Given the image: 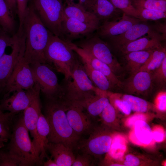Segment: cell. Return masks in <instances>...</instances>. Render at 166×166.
I'll use <instances>...</instances> for the list:
<instances>
[{
  "mask_svg": "<svg viewBox=\"0 0 166 166\" xmlns=\"http://www.w3.org/2000/svg\"><path fill=\"white\" fill-rule=\"evenodd\" d=\"M34 9L42 22L53 34L61 38V24L64 4L62 0H32Z\"/></svg>",
  "mask_w": 166,
  "mask_h": 166,
  "instance_id": "6",
  "label": "cell"
},
{
  "mask_svg": "<svg viewBox=\"0 0 166 166\" xmlns=\"http://www.w3.org/2000/svg\"><path fill=\"white\" fill-rule=\"evenodd\" d=\"M101 130L93 128L87 139L79 142L77 148L82 153L89 154L93 157L108 153L110 148L112 138L108 134L104 133Z\"/></svg>",
  "mask_w": 166,
  "mask_h": 166,
  "instance_id": "13",
  "label": "cell"
},
{
  "mask_svg": "<svg viewBox=\"0 0 166 166\" xmlns=\"http://www.w3.org/2000/svg\"><path fill=\"white\" fill-rule=\"evenodd\" d=\"M23 28L25 35V49L22 61L30 65L46 64L44 51L51 32L41 21L31 2L28 5Z\"/></svg>",
  "mask_w": 166,
  "mask_h": 166,
  "instance_id": "1",
  "label": "cell"
},
{
  "mask_svg": "<svg viewBox=\"0 0 166 166\" xmlns=\"http://www.w3.org/2000/svg\"><path fill=\"white\" fill-rule=\"evenodd\" d=\"M81 60L87 75L96 87L107 91L113 87L109 80L103 74L94 69L87 62Z\"/></svg>",
  "mask_w": 166,
  "mask_h": 166,
  "instance_id": "27",
  "label": "cell"
},
{
  "mask_svg": "<svg viewBox=\"0 0 166 166\" xmlns=\"http://www.w3.org/2000/svg\"><path fill=\"white\" fill-rule=\"evenodd\" d=\"M93 157L91 155L82 153L78 154L72 164V166H91L93 165Z\"/></svg>",
  "mask_w": 166,
  "mask_h": 166,
  "instance_id": "41",
  "label": "cell"
},
{
  "mask_svg": "<svg viewBox=\"0 0 166 166\" xmlns=\"http://www.w3.org/2000/svg\"><path fill=\"white\" fill-rule=\"evenodd\" d=\"M29 132L25 125L23 115L14 120L6 152L17 161L19 166L43 165V162L36 154Z\"/></svg>",
  "mask_w": 166,
  "mask_h": 166,
  "instance_id": "4",
  "label": "cell"
},
{
  "mask_svg": "<svg viewBox=\"0 0 166 166\" xmlns=\"http://www.w3.org/2000/svg\"><path fill=\"white\" fill-rule=\"evenodd\" d=\"M100 114L103 121L107 124H110L115 120L116 111L114 106L109 102Z\"/></svg>",
  "mask_w": 166,
  "mask_h": 166,
  "instance_id": "40",
  "label": "cell"
},
{
  "mask_svg": "<svg viewBox=\"0 0 166 166\" xmlns=\"http://www.w3.org/2000/svg\"><path fill=\"white\" fill-rule=\"evenodd\" d=\"M166 57L165 48L162 46L154 49L147 61L140 68L139 71L152 73L160 66Z\"/></svg>",
  "mask_w": 166,
  "mask_h": 166,
  "instance_id": "30",
  "label": "cell"
},
{
  "mask_svg": "<svg viewBox=\"0 0 166 166\" xmlns=\"http://www.w3.org/2000/svg\"><path fill=\"white\" fill-rule=\"evenodd\" d=\"M22 58L16 65L7 82L3 91L4 96L17 91L30 89L35 84L30 65L24 62Z\"/></svg>",
  "mask_w": 166,
  "mask_h": 166,
  "instance_id": "12",
  "label": "cell"
},
{
  "mask_svg": "<svg viewBox=\"0 0 166 166\" xmlns=\"http://www.w3.org/2000/svg\"><path fill=\"white\" fill-rule=\"evenodd\" d=\"M14 115L8 112L0 114V148L4 147L10 138Z\"/></svg>",
  "mask_w": 166,
  "mask_h": 166,
  "instance_id": "28",
  "label": "cell"
},
{
  "mask_svg": "<svg viewBox=\"0 0 166 166\" xmlns=\"http://www.w3.org/2000/svg\"><path fill=\"white\" fill-rule=\"evenodd\" d=\"M17 6V14L19 20L18 30L23 28L25 18L30 0H16Z\"/></svg>",
  "mask_w": 166,
  "mask_h": 166,
  "instance_id": "38",
  "label": "cell"
},
{
  "mask_svg": "<svg viewBox=\"0 0 166 166\" xmlns=\"http://www.w3.org/2000/svg\"><path fill=\"white\" fill-rule=\"evenodd\" d=\"M100 26L63 17L61 24V38L67 42L86 37L94 33Z\"/></svg>",
  "mask_w": 166,
  "mask_h": 166,
  "instance_id": "14",
  "label": "cell"
},
{
  "mask_svg": "<svg viewBox=\"0 0 166 166\" xmlns=\"http://www.w3.org/2000/svg\"><path fill=\"white\" fill-rule=\"evenodd\" d=\"M134 126L135 134L138 140L144 144H149L152 138V132L149 126L143 120L136 121Z\"/></svg>",
  "mask_w": 166,
  "mask_h": 166,
  "instance_id": "31",
  "label": "cell"
},
{
  "mask_svg": "<svg viewBox=\"0 0 166 166\" xmlns=\"http://www.w3.org/2000/svg\"><path fill=\"white\" fill-rule=\"evenodd\" d=\"M2 151L0 150V162H1V158Z\"/></svg>",
  "mask_w": 166,
  "mask_h": 166,
  "instance_id": "52",
  "label": "cell"
},
{
  "mask_svg": "<svg viewBox=\"0 0 166 166\" xmlns=\"http://www.w3.org/2000/svg\"><path fill=\"white\" fill-rule=\"evenodd\" d=\"M46 150L50 153L57 166H72L75 160L73 150L61 143L49 142Z\"/></svg>",
  "mask_w": 166,
  "mask_h": 166,
  "instance_id": "22",
  "label": "cell"
},
{
  "mask_svg": "<svg viewBox=\"0 0 166 166\" xmlns=\"http://www.w3.org/2000/svg\"><path fill=\"white\" fill-rule=\"evenodd\" d=\"M110 166H124L123 165H121V164H112Z\"/></svg>",
  "mask_w": 166,
  "mask_h": 166,
  "instance_id": "51",
  "label": "cell"
},
{
  "mask_svg": "<svg viewBox=\"0 0 166 166\" xmlns=\"http://www.w3.org/2000/svg\"><path fill=\"white\" fill-rule=\"evenodd\" d=\"M3 111L1 110L0 108V114L2 113H3Z\"/></svg>",
  "mask_w": 166,
  "mask_h": 166,
  "instance_id": "53",
  "label": "cell"
},
{
  "mask_svg": "<svg viewBox=\"0 0 166 166\" xmlns=\"http://www.w3.org/2000/svg\"><path fill=\"white\" fill-rule=\"evenodd\" d=\"M115 105L124 114L129 115L130 114L131 109L129 104L123 100L116 99L114 101Z\"/></svg>",
  "mask_w": 166,
  "mask_h": 166,
  "instance_id": "43",
  "label": "cell"
},
{
  "mask_svg": "<svg viewBox=\"0 0 166 166\" xmlns=\"http://www.w3.org/2000/svg\"><path fill=\"white\" fill-rule=\"evenodd\" d=\"M143 21L147 20H158L165 18L166 12L141 8H136Z\"/></svg>",
  "mask_w": 166,
  "mask_h": 166,
  "instance_id": "36",
  "label": "cell"
},
{
  "mask_svg": "<svg viewBox=\"0 0 166 166\" xmlns=\"http://www.w3.org/2000/svg\"><path fill=\"white\" fill-rule=\"evenodd\" d=\"M40 89L35 83L34 87L27 90H20L4 96L0 108L2 111H6L14 114L24 111L34 100L40 96Z\"/></svg>",
  "mask_w": 166,
  "mask_h": 166,
  "instance_id": "10",
  "label": "cell"
},
{
  "mask_svg": "<svg viewBox=\"0 0 166 166\" xmlns=\"http://www.w3.org/2000/svg\"><path fill=\"white\" fill-rule=\"evenodd\" d=\"M145 117L141 114L135 115L130 117L127 121V124L128 126L132 127L134 125L135 122L139 120H145Z\"/></svg>",
  "mask_w": 166,
  "mask_h": 166,
  "instance_id": "46",
  "label": "cell"
},
{
  "mask_svg": "<svg viewBox=\"0 0 166 166\" xmlns=\"http://www.w3.org/2000/svg\"><path fill=\"white\" fill-rule=\"evenodd\" d=\"M9 34L2 29L0 30V58L5 53L6 47H11L13 44L14 37Z\"/></svg>",
  "mask_w": 166,
  "mask_h": 166,
  "instance_id": "39",
  "label": "cell"
},
{
  "mask_svg": "<svg viewBox=\"0 0 166 166\" xmlns=\"http://www.w3.org/2000/svg\"><path fill=\"white\" fill-rule=\"evenodd\" d=\"M15 22L6 0H0V27L12 35L15 33Z\"/></svg>",
  "mask_w": 166,
  "mask_h": 166,
  "instance_id": "26",
  "label": "cell"
},
{
  "mask_svg": "<svg viewBox=\"0 0 166 166\" xmlns=\"http://www.w3.org/2000/svg\"><path fill=\"white\" fill-rule=\"evenodd\" d=\"M143 21L123 13L118 21L104 22L94 32L101 38L116 36L123 34L133 25Z\"/></svg>",
  "mask_w": 166,
  "mask_h": 166,
  "instance_id": "16",
  "label": "cell"
},
{
  "mask_svg": "<svg viewBox=\"0 0 166 166\" xmlns=\"http://www.w3.org/2000/svg\"><path fill=\"white\" fill-rule=\"evenodd\" d=\"M108 0L116 8L121 11L123 13L142 20L137 10L133 6L131 0Z\"/></svg>",
  "mask_w": 166,
  "mask_h": 166,
  "instance_id": "33",
  "label": "cell"
},
{
  "mask_svg": "<svg viewBox=\"0 0 166 166\" xmlns=\"http://www.w3.org/2000/svg\"><path fill=\"white\" fill-rule=\"evenodd\" d=\"M126 149L124 139L117 136L112 140L111 147L108 153L113 158L117 159L122 157Z\"/></svg>",
  "mask_w": 166,
  "mask_h": 166,
  "instance_id": "35",
  "label": "cell"
},
{
  "mask_svg": "<svg viewBox=\"0 0 166 166\" xmlns=\"http://www.w3.org/2000/svg\"><path fill=\"white\" fill-rule=\"evenodd\" d=\"M44 55L46 64L64 74L66 79L71 76V67L79 57L67 42L51 32Z\"/></svg>",
  "mask_w": 166,
  "mask_h": 166,
  "instance_id": "5",
  "label": "cell"
},
{
  "mask_svg": "<svg viewBox=\"0 0 166 166\" xmlns=\"http://www.w3.org/2000/svg\"><path fill=\"white\" fill-rule=\"evenodd\" d=\"M14 42L11 53H5L0 58V93L3 92L7 82L14 68L23 57L25 49L24 30H18L13 35Z\"/></svg>",
  "mask_w": 166,
  "mask_h": 166,
  "instance_id": "8",
  "label": "cell"
},
{
  "mask_svg": "<svg viewBox=\"0 0 166 166\" xmlns=\"http://www.w3.org/2000/svg\"><path fill=\"white\" fill-rule=\"evenodd\" d=\"M2 29L0 27V30H1Z\"/></svg>",
  "mask_w": 166,
  "mask_h": 166,
  "instance_id": "54",
  "label": "cell"
},
{
  "mask_svg": "<svg viewBox=\"0 0 166 166\" xmlns=\"http://www.w3.org/2000/svg\"><path fill=\"white\" fill-rule=\"evenodd\" d=\"M43 165L44 166H57L54 160L48 159L46 161L43 162Z\"/></svg>",
  "mask_w": 166,
  "mask_h": 166,
  "instance_id": "49",
  "label": "cell"
},
{
  "mask_svg": "<svg viewBox=\"0 0 166 166\" xmlns=\"http://www.w3.org/2000/svg\"><path fill=\"white\" fill-rule=\"evenodd\" d=\"M41 108L39 96L35 98L23 111V119L24 123L33 138V140L35 138L38 122L42 112Z\"/></svg>",
  "mask_w": 166,
  "mask_h": 166,
  "instance_id": "23",
  "label": "cell"
},
{
  "mask_svg": "<svg viewBox=\"0 0 166 166\" xmlns=\"http://www.w3.org/2000/svg\"><path fill=\"white\" fill-rule=\"evenodd\" d=\"M65 1V3H68L71 2H74V0H64ZM78 3L82 5L85 8L86 5L88 0H78Z\"/></svg>",
  "mask_w": 166,
  "mask_h": 166,
  "instance_id": "50",
  "label": "cell"
},
{
  "mask_svg": "<svg viewBox=\"0 0 166 166\" xmlns=\"http://www.w3.org/2000/svg\"><path fill=\"white\" fill-rule=\"evenodd\" d=\"M158 105L159 109L162 111L166 110V95L165 92H162L160 93L157 98Z\"/></svg>",
  "mask_w": 166,
  "mask_h": 166,
  "instance_id": "45",
  "label": "cell"
},
{
  "mask_svg": "<svg viewBox=\"0 0 166 166\" xmlns=\"http://www.w3.org/2000/svg\"><path fill=\"white\" fill-rule=\"evenodd\" d=\"M35 82L47 99L61 98V87L56 75L46 63H38L30 65Z\"/></svg>",
  "mask_w": 166,
  "mask_h": 166,
  "instance_id": "9",
  "label": "cell"
},
{
  "mask_svg": "<svg viewBox=\"0 0 166 166\" xmlns=\"http://www.w3.org/2000/svg\"><path fill=\"white\" fill-rule=\"evenodd\" d=\"M109 102L107 97L95 95L80 105L86 110L90 117H96L100 114Z\"/></svg>",
  "mask_w": 166,
  "mask_h": 166,
  "instance_id": "29",
  "label": "cell"
},
{
  "mask_svg": "<svg viewBox=\"0 0 166 166\" xmlns=\"http://www.w3.org/2000/svg\"><path fill=\"white\" fill-rule=\"evenodd\" d=\"M50 128L45 115L41 113L38 120L35 138L32 143L37 156L43 162V159L47 157L46 147Z\"/></svg>",
  "mask_w": 166,
  "mask_h": 166,
  "instance_id": "19",
  "label": "cell"
},
{
  "mask_svg": "<svg viewBox=\"0 0 166 166\" xmlns=\"http://www.w3.org/2000/svg\"><path fill=\"white\" fill-rule=\"evenodd\" d=\"M67 108V106L60 99H47L44 115L50 128L48 142L61 143L73 150L77 147L81 136L75 133L69 123L66 113Z\"/></svg>",
  "mask_w": 166,
  "mask_h": 166,
  "instance_id": "3",
  "label": "cell"
},
{
  "mask_svg": "<svg viewBox=\"0 0 166 166\" xmlns=\"http://www.w3.org/2000/svg\"><path fill=\"white\" fill-rule=\"evenodd\" d=\"M152 80L160 85L164 84L166 81V57L161 64L151 73Z\"/></svg>",
  "mask_w": 166,
  "mask_h": 166,
  "instance_id": "37",
  "label": "cell"
},
{
  "mask_svg": "<svg viewBox=\"0 0 166 166\" xmlns=\"http://www.w3.org/2000/svg\"><path fill=\"white\" fill-rule=\"evenodd\" d=\"M154 50L132 52L124 55L127 69L132 75L139 71Z\"/></svg>",
  "mask_w": 166,
  "mask_h": 166,
  "instance_id": "25",
  "label": "cell"
},
{
  "mask_svg": "<svg viewBox=\"0 0 166 166\" xmlns=\"http://www.w3.org/2000/svg\"><path fill=\"white\" fill-rule=\"evenodd\" d=\"M73 43L107 65L115 74L122 71V68L112 53L110 47L95 33Z\"/></svg>",
  "mask_w": 166,
  "mask_h": 166,
  "instance_id": "7",
  "label": "cell"
},
{
  "mask_svg": "<svg viewBox=\"0 0 166 166\" xmlns=\"http://www.w3.org/2000/svg\"><path fill=\"white\" fill-rule=\"evenodd\" d=\"M140 161L136 157L131 155H128L126 156L124 162L125 166H136L139 165Z\"/></svg>",
  "mask_w": 166,
  "mask_h": 166,
  "instance_id": "44",
  "label": "cell"
},
{
  "mask_svg": "<svg viewBox=\"0 0 166 166\" xmlns=\"http://www.w3.org/2000/svg\"><path fill=\"white\" fill-rule=\"evenodd\" d=\"M85 8L102 23L115 20L120 11L108 0H88Z\"/></svg>",
  "mask_w": 166,
  "mask_h": 166,
  "instance_id": "18",
  "label": "cell"
},
{
  "mask_svg": "<svg viewBox=\"0 0 166 166\" xmlns=\"http://www.w3.org/2000/svg\"><path fill=\"white\" fill-rule=\"evenodd\" d=\"M71 72V76L64 78L60 84L62 91L60 99L67 105H81L95 95H107V91L94 85L87 75L79 57L72 65Z\"/></svg>",
  "mask_w": 166,
  "mask_h": 166,
  "instance_id": "2",
  "label": "cell"
},
{
  "mask_svg": "<svg viewBox=\"0 0 166 166\" xmlns=\"http://www.w3.org/2000/svg\"><path fill=\"white\" fill-rule=\"evenodd\" d=\"M81 105L73 104L67 106L66 116L72 128L78 135L89 134L93 128L90 117L84 111Z\"/></svg>",
  "mask_w": 166,
  "mask_h": 166,
  "instance_id": "15",
  "label": "cell"
},
{
  "mask_svg": "<svg viewBox=\"0 0 166 166\" xmlns=\"http://www.w3.org/2000/svg\"><path fill=\"white\" fill-rule=\"evenodd\" d=\"M161 40L158 38L147 36L138 38L117 48L123 55L132 52L154 50L162 46Z\"/></svg>",
  "mask_w": 166,
  "mask_h": 166,
  "instance_id": "24",
  "label": "cell"
},
{
  "mask_svg": "<svg viewBox=\"0 0 166 166\" xmlns=\"http://www.w3.org/2000/svg\"><path fill=\"white\" fill-rule=\"evenodd\" d=\"M152 81L151 73L139 71L132 75L126 82L123 83L122 88L129 93H142L150 89Z\"/></svg>",
  "mask_w": 166,
  "mask_h": 166,
  "instance_id": "21",
  "label": "cell"
},
{
  "mask_svg": "<svg viewBox=\"0 0 166 166\" xmlns=\"http://www.w3.org/2000/svg\"><path fill=\"white\" fill-rule=\"evenodd\" d=\"M135 8L166 12V0H131Z\"/></svg>",
  "mask_w": 166,
  "mask_h": 166,
  "instance_id": "32",
  "label": "cell"
},
{
  "mask_svg": "<svg viewBox=\"0 0 166 166\" xmlns=\"http://www.w3.org/2000/svg\"><path fill=\"white\" fill-rule=\"evenodd\" d=\"M68 43L81 60L87 62L94 69L103 74L113 86L122 88L123 83L118 79L107 65L94 57L87 51L77 47L73 42Z\"/></svg>",
  "mask_w": 166,
  "mask_h": 166,
  "instance_id": "17",
  "label": "cell"
},
{
  "mask_svg": "<svg viewBox=\"0 0 166 166\" xmlns=\"http://www.w3.org/2000/svg\"><path fill=\"white\" fill-rule=\"evenodd\" d=\"M63 17L71 18L88 24L100 26L101 22L93 13L82 5L74 2L64 4Z\"/></svg>",
  "mask_w": 166,
  "mask_h": 166,
  "instance_id": "20",
  "label": "cell"
},
{
  "mask_svg": "<svg viewBox=\"0 0 166 166\" xmlns=\"http://www.w3.org/2000/svg\"><path fill=\"white\" fill-rule=\"evenodd\" d=\"M152 138L157 142L162 141L164 137V133L160 130H155L152 133Z\"/></svg>",
  "mask_w": 166,
  "mask_h": 166,
  "instance_id": "47",
  "label": "cell"
},
{
  "mask_svg": "<svg viewBox=\"0 0 166 166\" xmlns=\"http://www.w3.org/2000/svg\"><path fill=\"white\" fill-rule=\"evenodd\" d=\"M10 10L14 16L17 14V6L16 0H6Z\"/></svg>",
  "mask_w": 166,
  "mask_h": 166,
  "instance_id": "48",
  "label": "cell"
},
{
  "mask_svg": "<svg viewBox=\"0 0 166 166\" xmlns=\"http://www.w3.org/2000/svg\"><path fill=\"white\" fill-rule=\"evenodd\" d=\"M147 34L151 38L163 39V37L152 26L141 22L133 25L125 32L116 36L101 38L108 45L116 48L135 41Z\"/></svg>",
  "mask_w": 166,
  "mask_h": 166,
  "instance_id": "11",
  "label": "cell"
},
{
  "mask_svg": "<svg viewBox=\"0 0 166 166\" xmlns=\"http://www.w3.org/2000/svg\"><path fill=\"white\" fill-rule=\"evenodd\" d=\"M122 98L129 104L131 110L135 111L144 113L147 111L149 107L148 103L145 100L130 94L124 95Z\"/></svg>",
  "mask_w": 166,
  "mask_h": 166,
  "instance_id": "34",
  "label": "cell"
},
{
  "mask_svg": "<svg viewBox=\"0 0 166 166\" xmlns=\"http://www.w3.org/2000/svg\"><path fill=\"white\" fill-rule=\"evenodd\" d=\"M0 166H19V164L17 161L6 152L2 151Z\"/></svg>",
  "mask_w": 166,
  "mask_h": 166,
  "instance_id": "42",
  "label": "cell"
}]
</instances>
